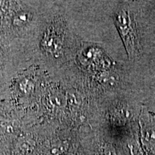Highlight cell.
I'll return each instance as SVG.
<instances>
[{
    "label": "cell",
    "instance_id": "obj_1",
    "mask_svg": "<svg viewBox=\"0 0 155 155\" xmlns=\"http://www.w3.org/2000/svg\"><path fill=\"white\" fill-rule=\"evenodd\" d=\"M115 24L124 42L126 50L129 56L133 57L137 53V32L131 15L127 10L121 9L115 15Z\"/></svg>",
    "mask_w": 155,
    "mask_h": 155
},
{
    "label": "cell",
    "instance_id": "obj_2",
    "mask_svg": "<svg viewBox=\"0 0 155 155\" xmlns=\"http://www.w3.org/2000/svg\"><path fill=\"white\" fill-rule=\"evenodd\" d=\"M42 47L45 51L58 56L61 53L63 38L53 28H49L44 35L42 40Z\"/></svg>",
    "mask_w": 155,
    "mask_h": 155
},
{
    "label": "cell",
    "instance_id": "obj_3",
    "mask_svg": "<svg viewBox=\"0 0 155 155\" xmlns=\"http://www.w3.org/2000/svg\"><path fill=\"white\" fill-rule=\"evenodd\" d=\"M28 20V15L27 14H20L15 18L14 23L16 25H22Z\"/></svg>",
    "mask_w": 155,
    "mask_h": 155
},
{
    "label": "cell",
    "instance_id": "obj_4",
    "mask_svg": "<svg viewBox=\"0 0 155 155\" xmlns=\"http://www.w3.org/2000/svg\"><path fill=\"white\" fill-rule=\"evenodd\" d=\"M65 150V145H59V146H56L53 148H52V150L50 152V155H61L64 151Z\"/></svg>",
    "mask_w": 155,
    "mask_h": 155
},
{
    "label": "cell",
    "instance_id": "obj_5",
    "mask_svg": "<svg viewBox=\"0 0 155 155\" xmlns=\"http://www.w3.org/2000/svg\"><path fill=\"white\" fill-rule=\"evenodd\" d=\"M102 155H115V152H114V149L112 147H106L103 151Z\"/></svg>",
    "mask_w": 155,
    "mask_h": 155
},
{
    "label": "cell",
    "instance_id": "obj_6",
    "mask_svg": "<svg viewBox=\"0 0 155 155\" xmlns=\"http://www.w3.org/2000/svg\"><path fill=\"white\" fill-rule=\"evenodd\" d=\"M66 155H68V154H66Z\"/></svg>",
    "mask_w": 155,
    "mask_h": 155
}]
</instances>
